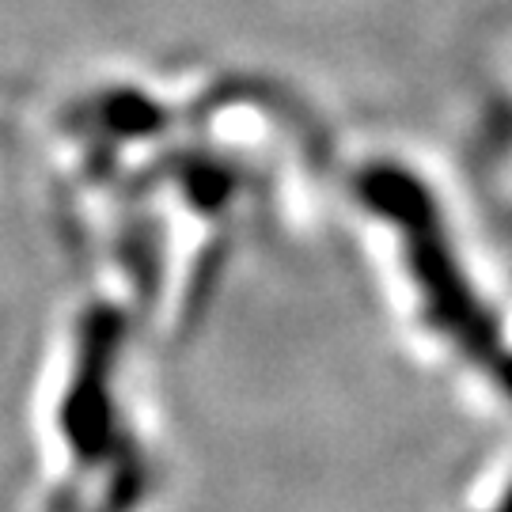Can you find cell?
I'll return each mask as SVG.
<instances>
[{"label": "cell", "mask_w": 512, "mask_h": 512, "mask_svg": "<svg viewBox=\"0 0 512 512\" xmlns=\"http://www.w3.org/2000/svg\"><path fill=\"white\" fill-rule=\"evenodd\" d=\"M497 512H512V490H509V497H505V505H501Z\"/></svg>", "instance_id": "cell-2"}, {"label": "cell", "mask_w": 512, "mask_h": 512, "mask_svg": "<svg viewBox=\"0 0 512 512\" xmlns=\"http://www.w3.org/2000/svg\"><path fill=\"white\" fill-rule=\"evenodd\" d=\"M61 429L76 459H103L122 437H114V406L107 391V353L92 349L88 365L61 410Z\"/></svg>", "instance_id": "cell-1"}, {"label": "cell", "mask_w": 512, "mask_h": 512, "mask_svg": "<svg viewBox=\"0 0 512 512\" xmlns=\"http://www.w3.org/2000/svg\"><path fill=\"white\" fill-rule=\"evenodd\" d=\"M505 384H509V391H512V368H509V376H505Z\"/></svg>", "instance_id": "cell-3"}]
</instances>
